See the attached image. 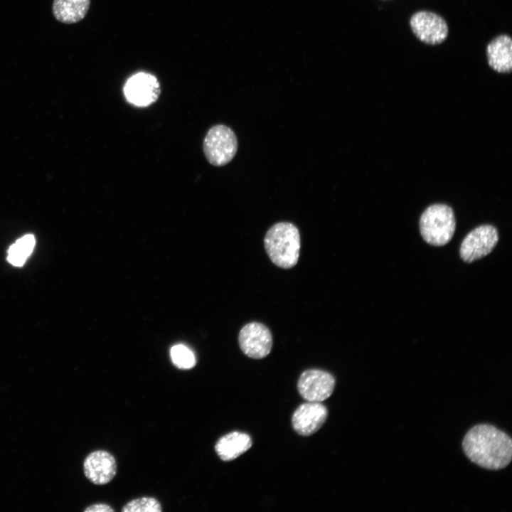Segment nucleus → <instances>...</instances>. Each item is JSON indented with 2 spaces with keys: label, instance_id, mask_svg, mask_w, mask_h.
I'll return each instance as SVG.
<instances>
[{
  "label": "nucleus",
  "instance_id": "obj_1",
  "mask_svg": "<svg viewBox=\"0 0 512 512\" xmlns=\"http://www.w3.org/2000/svg\"><path fill=\"white\" fill-rule=\"evenodd\" d=\"M462 448L471 462L489 470L503 469L512 459L510 436L489 424L471 427L463 439Z\"/></svg>",
  "mask_w": 512,
  "mask_h": 512
},
{
  "label": "nucleus",
  "instance_id": "obj_2",
  "mask_svg": "<svg viewBox=\"0 0 512 512\" xmlns=\"http://www.w3.org/2000/svg\"><path fill=\"white\" fill-rule=\"evenodd\" d=\"M264 245L271 261L277 267L289 269L297 263L301 247L298 228L289 222H279L267 232Z\"/></svg>",
  "mask_w": 512,
  "mask_h": 512
},
{
  "label": "nucleus",
  "instance_id": "obj_3",
  "mask_svg": "<svg viewBox=\"0 0 512 512\" xmlns=\"http://www.w3.org/2000/svg\"><path fill=\"white\" fill-rule=\"evenodd\" d=\"M420 231L430 245L442 246L448 243L455 232L456 220L453 209L446 204L430 206L420 216Z\"/></svg>",
  "mask_w": 512,
  "mask_h": 512
},
{
  "label": "nucleus",
  "instance_id": "obj_4",
  "mask_svg": "<svg viewBox=\"0 0 512 512\" xmlns=\"http://www.w3.org/2000/svg\"><path fill=\"white\" fill-rule=\"evenodd\" d=\"M203 149L210 164L215 166H224L234 158L237 152L236 135L228 126L214 125L205 136Z\"/></svg>",
  "mask_w": 512,
  "mask_h": 512
},
{
  "label": "nucleus",
  "instance_id": "obj_5",
  "mask_svg": "<svg viewBox=\"0 0 512 512\" xmlns=\"http://www.w3.org/2000/svg\"><path fill=\"white\" fill-rule=\"evenodd\" d=\"M409 23L415 37L427 45L441 44L449 35V26L446 20L433 11H416L411 16Z\"/></svg>",
  "mask_w": 512,
  "mask_h": 512
},
{
  "label": "nucleus",
  "instance_id": "obj_6",
  "mask_svg": "<svg viewBox=\"0 0 512 512\" xmlns=\"http://www.w3.org/2000/svg\"><path fill=\"white\" fill-rule=\"evenodd\" d=\"M498 241L497 229L491 225H480L464 238L459 254L466 262H472L489 255Z\"/></svg>",
  "mask_w": 512,
  "mask_h": 512
},
{
  "label": "nucleus",
  "instance_id": "obj_7",
  "mask_svg": "<svg viewBox=\"0 0 512 512\" xmlns=\"http://www.w3.org/2000/svg\"><path fill=\"white\" fill-rule=\"evenodd\" d=\"M272 341L270 329L257 321L243 326L238 335L241 351L247 356L255 359L263 358L270 353Z\"/></svg>",
  "mask_w": 512,
  "mask_h": 512
},
{
  "label": "nucleus",
  "instance_id": "obj_8",
  "mask_svg": "<svg viewBox=\"0 0 512 512\" xmlns=\"http://www.w3.org/2000/svg\"><path fill=\"white\" fill-rule=\"evenodd\" d=\"M335 379L329 373L319 369L304 371L298 380L300 395L308 402H322L332 394Z\"/></svg>",
  "mask_w": 512,
  "mask_h": 512
},
{
  "label": "nucleus",
  "instance_id": "obj_9",
  "mask_svg": "<svg viewBox=\"0 0 512 512\" xmlns=\"http://www.w3.org/2000/svg\"><path fill=\"white\" fill-rule=\"evenodd\" d=\"M124 92L127 100L138 107H146L155 102L161 93L158 79L148 73H139L126 82Z\"/></svg>",
  "mask_w": 512,
  "mask_h": 512
},
{
  "label": "nucleus",
  "instance_id": "obj_10",
  "mask_svg": "<svg viewBox=\"0 0 512 512\" xmlns=\"http://www.w3.org/2000/svg\"><path fill=\"white\" fill-rule=\"evenodd\" d=\"M83 471L86 478L96 485L110 482L117 474L114 457L108 451L99 449L90 453L84 460Z\"/></svg>",
  "mask_w": 512,
  "mask_h": 512
},
{
  "label": "nucleus",
  "instance_id": "obj_11",
  "mask_svg": "<svg viewBox=\"0 0 512 512\" xmlns=\"http://www.w3.org/2000/svg\"><path fill=\"white\" fill-rule=\"evenodd\" d=\"M328 416L326 407L319 402H308L299 405L294 411L292 423L300 435L309 436L317 432Z\"/></svg>",
  "mask_w": 512,
  "mask_h": 512
},
{
  "label": "nucleus",
  "instance_id": "obj_12",
  "mask_svg": "<svg viewBox=\"0 0 512 512\" xmlns=\"http://www.w3.org/2000/svg\"><path fill=\"white\" fill-rule=\"evenodd\" d=\"M489 66L498 73L509 74L512 70V38L508 34H500L486 46Z\"/></svg>",
  "mask_w": 512,
  "mask_h": 512
},
{
  "label": "nucleus",
  "instance_id": "obj_13",
  "mask_svg": "<svg viewBox=\"0 0 512 512\" xmlns=\"http://www.w3.org/2000/svg\"><path fill=\"white\" fill-rule=\"evenodd\" d=\"M251 446L252 439L247 434L235 431L220 437L215 444V451L221 460L229 462L247 452Z\"/></svg>",
  "mask_w": 512,
  "mask_h": 512
},
{
  "label": "nucleus",
  "instance_id": "obj_14",
  "mask_svg": "<svg viewBox=\"0 0 512 512\" xmlns=\"http://www.w3.org/2000/svg\"><path fill=\"white\" fill-rule=\"evenodd\" d=\"M90 5V0H53L52 10L56 20L71 24L84 18Z\"/></svg>",
  "mask_w": 512,
  "mask_h": 512
},
{
  "label": "nucleus",
  "instance_id": "obj_15",
  "mask_svg": "<svg viewBox=\"0 0 512 512\" xmlns=\"http://www.w3.org/2000/svg\"><path fill=\"white\" fill-rule=\"evenodd\" d=\"M35 243L33 235H26L17 240L9 249V262L14 266H22L32 252Z\"/></svg>",
  "mask_w": 512,
  "mask_h": 512
},
{
  "label": "nucleus",
  "instance_id": "obj_16",
  "mask_svg": "<svg viewBox=\"0 0 512 512\" xmlns=\"http://www.w3.org/2000/svg\"><path fill=\"white\" fill-rule=\"evenodd\" d=\"M172 363L180 369H190L195 366L196 360L193 352L183 344L173 346L170 350Z\"/></svg>",
  "mask_w": 512,
  "mask_h": 512
},
{
  "label": "nucleus",
  "instance_id": "obj_17",
  "mask_svg": "<svg viewBox=\"0 0 512 512\" xmlns=\"http://www.w3.org/2000/svg\"><path fill=\"white\" fill-rule=\"evenodd\" d=\"M162 506L154 497L143 496L132 499L123 506L122 512H161Z\"/></svg>",
  "mask_w": 512,
  "mask_h": 512
},
{
  "label": "nucleus",
  "instance_id": "obj_18",
  "mask_svg": "<svg viewBox=\"0 0 512 512\" xmlns=\"http://www.w3.org/2000/svg\"><path fill=\"white\" fill-rule=\"evenodd\" d=\"M85 512H113L114 509L110 505L104 503H95L84 509Z\"/></svg>",
  "mask_w": 512,
  "mask_h": 512
}]
</instances>
